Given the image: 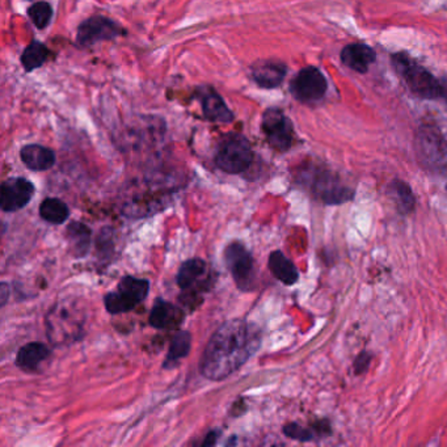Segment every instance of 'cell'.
I'll return each mask as SVG.
<instances>
[{"label":"cell","instance_id":"obj_1","mask_svg":"<svg viewBox=\"0 0 447 447\" xmlns=\"http://www.w3.org/2000/svg\"><path fill=\"white\" fill-rule=\"evenodd\" d=\"M261 332L246 320H229L211 336L200 361L201 374L210 381H223L255 354Z\"/></svg>","mask_w":447,"mask_h":447},{"label":"cell","instance_id":"obj_2","mask_svg":"<svg viewBox=\"0 0 447 447\" xmlns=\"http://www.w3.org/2000/svg\"><path fill=\"white\" fill-rule=\"evenodd\" d=\"M298 182L324 205H343L354 199V191L332 170L322 164H306L298 175Z\"/></svg>","mask_w":447,"mask_h":447},{"label":"cell","instance_id":"obj_3","mask_svg":"<svg viewBox=\"0 0 447 447\" xmlns=\"http://www.w3.org/2000/svg\"><path fill=\"white\" fill-rule=\"evenodd\" d=\"M84 315L77 306L59 302L50 308L46 315V333L50 343L63 345L67 341H77L84 333Z\"/></svg>","mask_w":447,"mask_h":447},{"label":"cell","instance_id":"obj_4","mask_svg":"<svg viewBox=\"0 0 447 447\" xmlns=\"http://www.w3.org/2000/svg\"><path fill=\"white\" fill-rule=\"evenodd\" d=\"M391 61L396 74L404 80L412 94L428 100L442 97L441 82L407 53H396Z\"/></svg>","mask_w":447,"mask_h":447},{"label":"cell","instance_id":"obj_5","mask_svg":"<svg viewBox=\"0 0 447 447\" xmlns=\"http://www.w3.org/2000/svg\"><path fill=\"white\" fill-rule=\"evenodd\" d=\"M149 279L126 276L120 281L117 290L105 295L104 305L109 314H124L142 303L149 295Z\"/></svg>","mask_w":447,"mask_h":447},{"label":"cell","instance_id":"obj_6","mask_svg":"<svg viewBox=\"0 0 447 447\" xmlns=\"http://www.w3.org/2000/svg\"><path fill=\"white\" fill-rule=\"evenodd\" d=\"M253 160V151L247 138L231 134L219 144L215 164L222 171L237 175L247 171Z\"/></svg>","mask_w":447,"mask_h":447},{"label":"cell","instance_id":"obj_7","mask_svg":"<svg viewBox=\"0 0 447 447\" xmlns=\"http://www.w3.org/2000/svg\"><path fill=\"white\" fill-rule=\"evenodd\" d=\"M225 263L239 290L249 291L255 287V260L244 244L231 243L225 251Z\"/></svg>","mask_w":447,"mask_h":447},{"label":"cell","instance_id":"obj_8","mask_svg":"<svg viewBox=\"0 0 447 447\" xmlns=\"http://www.w3.org/2000/svg\"><path fill=\"white\" fill-rule=\"evenodd\" d=\"M261 127L267 137V143L277 151L285 153L291 147L294 141V129L289 117H286L281 109H267L263 115Z\"/></svg>","mask_w":447,"mask_h":447},{"label":"cell","instance_id":"obj_9","mask_svg":"<svg viewBox=\"0 0 447 447\" xmlns=\"http://www.w3.org/2000/svg\"><path fill=\"white\" fill-rule=\"evenodd\" d=\"M328 89L323 73L314 66L302 68L291 80L290 91L295 99L303 104H313L323 99Z\"/></svg>","mask_w":447,"mask_h":447},{"label":"cell","instance_id":"obj_10","mask_svg":"<svg viewBox=\"0 0 447 447\" xmlns=\"http://www.w3.org/2000/svg\"><path fill=\"white\" fill-rule=\"evenodd\" d=\"M420 160L433 171H443L447 165V144L436 130L424 129L417 139Z\"/></svg>","mask_w":447,"mask_h":447},{"label":"cell","instance_id":"obj_11","mask_svg":"<svg viewBox=\"0 0 447 447\" xmlns=\"http://www.w3.org/2000/svg\"><path fill=\"white\" fill-rule=\"evenodd\" d=\"M125 34L121 28L113 20L106 19L104 16H94L82 23L77 29V42L82 46H91L101 41H111L115 37Z\"/></svg>","mask_w":447,"mask_h":447},{"label":"cell","instance_id":"obj_12","mask_svg":"<svg viewBox=\"0 0 447 447\" xmlns=\"http://www.w3.org/2000/svg\"><path fill=\"white\" fill-rule=\"evenodd\" d=\"M34 194V185L23 177H11L1 184L0 206L3 211L12 213L27 206Z\"/></svg>","mask_w":447,"mask_h":447},{"label":"cell","instance_id":"obj_13","mask_svg":"<svg viewBox=\"0 0 447 447\" xmlns=\"http://www.w3.org/2000/svg\"><path fill=\"white\" fill-rule=\"evenodd\" d=\"M197 99L200 100L203 115L211 122L229 124L234 120V113L213 87H200L197 89Z\"/></svg>","mask_w":447,"mask_h":447},{"label":"cell","instance_id":"obj_14","mask_svg":"<svg viewBox=\"0 0 447 447\" xmlns=\"http://www.w3.org/2000/svg\"><path fill=\"white\" fill-rule=\"evenodd\" d=\"M251 73L255 83L263 88L270 89V88L281 86V83L284 82L287 74V67L282 62L273 61V59H264L253 63Z\"/></svg>","mask_w":447,"mask_h":447},{"label":"cell","instance_id":"obj_15","mask_svg":"<svg viewBox=\"0 0 447 447\" xmlns=\"http://www.w3.org/2000/svg\"><path fill=\"white\" fill-rule=\"evenodd\" d=\"M340 57L345 66L352 68L355 73L365 74L375 62L377 54L366 44H349L343 49Z\"/></svg>","mask_w":447,"mask_h":447},{"label":"cell","instance_id":"obj_16","mask_svg":"<svg viewBox=\"0 0 447 447\" xmlns=\"http://www.w3.org/2000/svg\"><path fill=\"white\" fill-rule=\"evenodd\" d=\"M20 158L32 171H48L56 164V153L41 144H27L21 149Z\"/></svg>","mask_w":447,"mask_h":447},{"label":"cell","instance_id":"obj_17","mask_svg":"<svg viewBox=\"0 0 447 447\" xmlns=\"http://www.w3.org/2000/svg\"><path fill=\"white\" fill-rule=\"evenodd\" d=\"M50 349L45 344L29 343L20 348L16 355V365L21 370L33 372L39 370L41 365L50 357Z\"/></svg>","mask_w":447,"mask_h":447},{"label":"cell","instance_id":"obj_18","mask_svg":"<svg viewBox=\"0 0 447 447\" xmlns=\"http://www.w3.org/2000/svg\"><path fill=\"white\" fill-rule=\"evenodd\" d=\"M182 314L176 306L164 299H156L150 313V325L156 329H170L181 323Z\"/></svg>","mask_w":447,"mask_h":447},{"label":"cell","instance_id":"obj_19","mask_svg":"<svg viewBox=\"0 0 447 447\" xmlns=\"http://www.w3.org/2000/svg\"><path fill=\"white\" fill-rule=\"evenodd\" d=\"M66 239L71 253L77 258L86 257L91 249L92 231L80 222H73L66 229Z\"/></svg>","mask_w":447,"mask_h":447},{"label":"cell","instance_id":"obj_20","mask_svg":"<svg viewBox=\"0 0 447 447\" xmlns=\"http://www.w3.org/2000/svg\"><path fill=\"white\" fill-rule=\"evenodd\" d=\"M267 265L272 275L284 285L291 286L298 282V269L295 267L294 263L290 258H287L281 251H275L270 253Z\"/></svg>","mask_w":447,"mask_h":447},{"label":"cell","instance_id":"obj_21","mask_svg":"<svg viewBox=\"0 0 447 447\" xmlns=\"http://www.w3.org/2000/svg\"><path fill=\"white\" fill-rule=\"evenodd\" d=\"M387 191H389V196L395 202L396 209L400 214L408 215L410 213H413L415 206H416V197H415V193L412 191V188L405 181H392L389 185Z\"/></svg>","mask_w":447,"mask_h":447},{"label":"cell","instance_id":"obj_22","mask_svg":"<svg viewBox=\"0 0 447 447\" xmlns=\"http://www.w3.org/2000/svg\"><path fill=\"white\" fill-rule=\"evenodd\" d=\"M191 346V334L187 331H181L175 334L172 339L170 352L167 354V358L164 361V369H173L177 366V363L185 358L189 352Z\"/></svg>","mask_w":447,"mask_h":447},{"label":"cell","instance_id":"obj_23","mask_svg":"<svg viewBox=\"0 0 447 447\" xmlns=\"http://www.w3.org/2000/svg\"><path fill=\"white\" fill-rule=\"evenodd\" d=\"M206 273V263L202 258H191L181 265L177 273V285L187 290L199 282L201 277Z\"/></svg>","mask_w":447,"mask_h":447},{"label":"cell","instance_id":"obj_24","mask_svg":"<svg viewBox=\"0 0 447 447\" xmlns=\"http://www.w3.org/2000/svg\"><path fill=\"white\" fill-rule=\"evenodd\" d=\"M70 215V209L63 201L46 199L39 205V217L51 225H62Z\"/></svg>","mask_w":447,"mask_h":447},{"label":"cell","instance_id":"obj_25","mask_svg":"<svg viewBox=\"0 0 447 447\" xmlns=\"http://www.w3.org/2000/svg\"><path fill=\"white\" fill-rule=\"evenodd\" d=\"M50 50L41 42H32L29 44L25 50L21 54V63L27 71H33L36 68L42 66L49 57H50Z\"/></svg>","mask_w":447,"mask_h":447},{"label":"cell","instance_id":"obj_26","mask_svg":"<svg viewBox=\"0 0 447 447\" xmlns=\"http://www.w3.org/2000/svg\"><path fill=\"white\" fill-rule=\"evenodd\" d=\"M28 15L37 28H46L53 18V8L48 1H37L29 7Z\"/></svg>","mask_w":447,"mask_h":447},{"label":"cell","instance_id":"obj_27","mask_svg":"<svg viewBox=\"0 0 447 447\" xmlns=\"http://www.w3.org/2000/svg\"><path fill=\"white\" fill-rule=\"evenodd\" d=\"M284 434H285L286 437L299 441V442L313 441L317 436L314 425L311 428H306V427H302V425H299L296 422L286 424L285 427H284Z\"/></svg>","mask_w":447,"mask_h":447},{"label":"cell","instance_id":"obj_28","mask_svg":"<svg viewBox=\"0 0 447 447\" xmlns=\"http://www.w3.org/2000/svg\"><path fill=\"white\" fill-rule=\"evenodd\" d=\"M371 360H372V355H371L370 353H360V354L357 355V358L354 360V365H353L354 372H355L357 375L366 372V370H367L369 366H370Z\"/></svg>","mask_w":447,"mask_h":447},{"label":"cell","instance_id":"obj_29","mask_svg":"<svg viewBox=\"0 0 447 447\" xmlns=\"http://www.w3.org/2000/svg\"><path fill=\"white\" fill-rule=\"evenodd\" d=\"M8 296H10V287L7 282H1L0 285V305L1 307L6 306L7 301H8Z\"/></svg>","mask_w":447,"mask_h":447},{"label":"cell","instance_id":"obj_30","mask_svg":"<svg viewBox=\"0 0 447 447\" xmlns=\"http://www.w3.org/2000/svg\"><path fill=\"white\" fill-rule=\"evenodd\" d=\"M217 436H218L217 432H210L209 434L203 439L202 446H214L217 443V438H218Z\"/></svg>","mask_w":447,"mask_h":447},{"label":"cell","instance_id":"obj_31","mask_svg":"<svg viewBox=\"0 0 447 447\" xmlns=\"http://www.w3.org/2000/svg\"><path fill=\"white\" fill-rule=\"evenodd\" d=\"M441 82V89H442V97L447 101V77H443Z\"/></svg>","mask_w":447,"mask_h":447}]
</instances>
